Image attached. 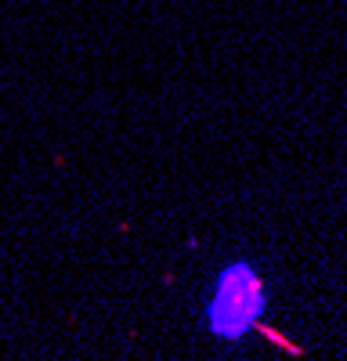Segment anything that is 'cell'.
<instances>
[{"mask_svg":"<svg viewBox=\"0 0 347 361\" xmlns=\"http://www.w3.org/2000/svg\"><path fill=\"white\" fill-rule=\"evenodd\" d=\"M264 307H268V282L260 279V271L250 260H228L214 279L202 318H207L210 336L236 343L246 333H253V325L264 318Z\"/></svg>","mask_w":347,"mask_h":361,"instance_id":"1","label":"cell"}]
</instances>
